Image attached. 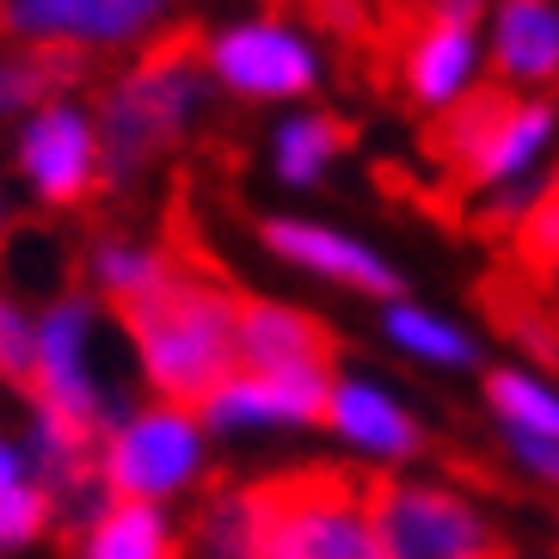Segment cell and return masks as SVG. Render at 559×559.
I'll return each instance as SVG.
<instances>
[{
    "mask_svg": "<svg viewBox=\"0 0 559 559\" xmlns=\"http://www.w3.org/2000/svg\"><path fill=\"white\" fill-rule=\"evenodd\" d=\"M117 313L160 406L203 412V400L240 369V296L222 277H203L198 264L179 259L166 289Z\"/></svg>",
    "mask_w": 559,
    "mask_h": 559,
    "instance_id": "cell-1",
    "label": "cell"
},
{
    "mask_svg": "<svg viewBox=\"0 0 559 559\" xmlns=\"http://www.w3.org/2000/svg\"><path fill=\"white\" fill-rule=\"evenodd\" d=\"M203 93H210L203 37L191 32V25L154 37L148 56L105 93L99 117H93L105 185H123V179H135V173H148L154 154L173 148V135L203 111Z\"/></svg>",
    "mask_w": 559,
    "mask_h": 559,
    "instance_id": "cell-2",
    "label": "cell"
},
{
    "mask_svg": "<svg viewBox=\"0 0 559 559\" xmlns=\"http://www.w3.org/2000/svg\"><path fill=\"white\" fill-rule=\"evenodd\" d=\"M362 492H369V474H350L332 461L252 479L259 559H381Z\"/></svg>",
    "mask_w": 559,
    "mask_h": 559,
    "instance_id": "cell-3",
    "label": "cell"
},
{
    "mask_svg": "<svg viewBox=\"0 0 559 559\" xmlns=\"http://www.w3.org/2000/svg\"><path fill=\"white\" fill-rule=\"evenodd\" d=\"M547 142L554 99H528L510 86H474L425 130V154L443 179H455V191H510V179L542 160Z\"/></svg>",
    "mask_w": 559,
    "mask_h": 559,
    "instance_id": "cell-4",
    "label": "cell"
},
{
    "mask_svg": "<svg viewBox=\"0 0 559 559\" xmlns=\"http://www.w3.org/2000/svg\"><path fill=\"white\" fill-rule=\"evenodd\" d=\"M369 528L381 559H510V542L449 486L369 474Z\"/></svg>",
    "mask_w": 559,
    "mask_h": 559,
    "instance_id": "cell-5",
    "label": "cell"
},
{
    "mask_svg": "<svg viewBox=\"0 0 559 559\" xmlns=\"http://www.w3.org/2000/svg\"><path fill=\"white\" fill-rule=\"evenodd\" d=\"M93 332H99V308L86 296H62L44 320H37V376L32 400L68 425H86L93 437H111L135 418L130 400L93 362Z\"/></svg>",
    "mask_w": 559,
    "mask_h": 559,
    "instance_id": "cell-6",
    "label": "cell"
},
{
    "mask_svg": "<svg viewBox=\"0 0 559 559\" xmlns=\"http://www.w3.org/2000/svg\"><path fill=\"white\" fill-rule=\"evenodd\" d=\"M99 467H105V492H117L123 504H154V498L191 486L203 467L198 412H179V406L135 412L123 430L105 437Z\"/></svg>",
    "mask_w": 559,
    "mask_h": 559,
    "instance_id": "cell-7",
    "label": "cell"
},
{
    "mask_svg": "<svg viewBox=\"0 0 559 559\" xmlns=\"http://www.w3.org/2000/svg\"><path fill=\"white\" fill-rule=\"evenodd\" d=\"M400 37H388L394 50V74L406 86L412 105L443 117L474 93L479 68V7H425V13H400Z\"/></svg>",
    "mask_w": 559,
    "mask_h": 559,
    "instance_id": "cell-8",
    "label": "cell"
},
{
    "mask_svg": "<svg viewBox=\"0 0 559 559\" xmlns=\"http://www.w3.org/2000/svg\"><path fill=\"white\" fill-rule=\"evenodd\" d=\"M210 81H222L240 99H308L320 86V56L313 44L283 25V19H252V25H228L203 44Z\"/></svg>",
    "mask_w": 559,
    "mask_h": 559,
    "instance_id": "cell-9",
    "label": "cell"
},
{
    "mask_svg": "<svg viewBox=\"0 0 559 559\" xmlns=\"http://www.w3.org/2000/svg\"><path fill=\"white\" fill-rule=\"evenodd\" d=\"M166 25L148 0H13L0 7V32L25 50H123Z\"/></svg>",
    "mask_w": 559,
    "mask_h": 559,
    "instance_id": "cell-10",
    "label": "cell"
},
{
    "mask_svg": "<svg viewBox=\"0 0 559 559\" xmlns=\"http://www.w3.org/2000/svg\"><path fill=\"white\" fill-rule=\"evenodd\" d=\"M19 173L44 203H81L105 185V166H99V130L81 105H44L19 123V148H13Z\"/></svg>",
    "mask_w": 559,
    "mask_h": 559,
    "instance_id": "cell-11",
    "label": "cell"
},
{
    "mask_svg": "<svg viewBox=\"0 0 559 559\" xmlns=\"http://www.w3.org/2000/svg\"><path fill=\"white\" fill-rule=\"evenodd\" d=\"M332 376H247L234 369L210 400L198 425L203 430H264V425H326Z\"/></svg>",
    "mask_w": 559,
    "mask_h": 559,
    "instance_id": "cell-12",
    "label": "cell"
},
{
    "mask_svg": "<svg viewBox=\"0 0 559 559\" xmlns=\"http://www.w3.org/2000/svg\"><path fill=\"white\" fill-rule=\"evenodd\" d=\"M338 332L320 313L283 301H240V369L247 376H332Z\"/></svg>",
    "mask_w": 559,
    "mask_h": 559,
    "instance_id": "cell-13",
    "label": "cell"
},
{
    "mask_svg": "<svg viewBox=\"0 0 559 559\" xmlns=\"http://www.w3.org/2000/svg\"><path fill=\"white\" fill-rule=\"evenodd\" d=\"M264 247L277 252V259L301 264V271H313V277L326 283H345V289H357V296H381L388 308L400 301V271L381 252H369L362 240H350V234L326 228V222H296V215H271L264 222Z\"/></svg>",
    "mask_w": 559,
    "mask_h": 559,
    "instance_id": "cell-14",
    "label": "cell"
},
{
    "mask_svg": "<svg viewBox=\"0 0 559 559\" xmlns=\"http://www.w3.org/2000/svg\"><path fill=\"white\" fill-rule=\"evenodd\" d=\"M492 74L510 93L547 99L542 86H559V7L510 0L492 13Z\"/></svg>",
    "mask_w": 559,
    "mask_h": 559,
    "instance_id": "cell-15",
    "label": "cell"
},
{
    "mask_svg": "<svg viewBox=\"0 0 559 559\" xmlns=\"http://www.w3.org/2000/svg\"><path fill=\"white\" fill-rule=\"evenodd\" d=\"M326 425L345 437V443L369 449L381 461H412L425 449V430L400 400H388L376 381H332V412Z\"/></svg>",
    "mask_w": 559,
    "mask_h": 559,
    "instance_id": "cell-16",
    "label": "cell"
},
{
    "mask_svg": "<svg viewBox=\"0 0 559 559\" xmlns=\"http://www.w3.org/2000/svg\"><path fill=\"white\" fill-rule=\"evenodd\" d=\"M474 301L486 308L498 332H510L516 345H528L542 362H559V313L547 301V283L523 277V271H492V277H479Z\"/></svg>",
    "mask_w": 559,
    "mask_h": 559,
    "instance_id": "cell-17",
    "label": "cell"
},
{
    "mask_svg": "<svg viewBox=\"0 0 559 559\" xmlns=\"http://www.w3.org/2000/svg\"><path fill=\"white\" fill-rule=\"evenodd\" d=\"M86 559H179V535L154 504H105L99 523H86Z\"/></svg>",
    "mask_w": 559,
    "mask_h": 559,
    "instance_id": "cell-18",
    "label": "cell"
},
{
    "mask_svg": "<svg viewBox=\"0 0 559 559\" xmlns=\"http://www.w3.org/2000/svg\"><path fill=\"white\" fill-rule=\"evenodd\" d=\"M350 142H357V130H350L345 117H326V111L289 117V123L277 130V148H271L277 179L283 185H320V173H326Z\"/></svg>",
    "mask_w": 559,
    "mask_h": 559,
    "instance_id": "cell-19",
    "label": "cell"
},
{
    "mask_svg": "<svg viewBox=\"0 0 559 559\" xmlns=\"http://www.w3.org/2000/svg\"><path fill=\"white\" fill-rule=\"evenodd\" d=\"M173 271H179V252H166V247H135V240H99L93 247V283L117 308L148 301L154 289L173 283Z\"/></svg>",
    "mask_w": 559,
    "mask_h": 559,
    "instance_id": "cell-20",
    "label": "cell"
},
{
    "mask_svg": "<svg viewBox=\"0 0 559 559\" xmlns=\"http://www.w3.org/2000/svg\"><path fill=\"white\" fill-rule=\"evenodd\" d=\"M62 81H81V56L74 50H0V117L44 111Z\"/></svg>",
    "mask_w": 559,
    "mask_h": 559,
    "instance_id": "cell-21",
    "label": "cell"
},
{
    "mask_svg": "<svg viewBox=\"0 0 559 559\" xmlns=\"http://www.w3.org/2000/svg\"><path fill=\"white\" fill-rule=\"evenodd\" d=\"M486 406L504 418V437H535L559 443V388L523 376V369H492L486 376Z\"/></svg>",
    "mask_w": 559,
    "mask_h": 559,
    "instance_id": "cell-22",
    "label": "cell"
},
{
    "mask_svg": "<svg viewBox=\"0 0 559 559\" xmlns=\"http://www.w3.org/2000/svg\"><path fill=\"white\" fill-rule=\"evenodd\" d=\"M198 554L203 559H259V504H252V486H222L198 510Z\"/></svg>",
    "mask_w": 559,
    "mask_h": 559,
    "instance_id": "cell-23",
    "label": "cell"
},
{
    "mask_svg": "<svg viewBox=\"0 0 559 559\" xmlns=\"http://www.w3.org/2000/svg\"><path fill=\"white\" fill-rule=\"evenodd\" d=\"M510 252L523 264V277H535V283L559 277V173L542 191H528L523 215H516V228H510Z\"/></svg>",
    "mask_w": 559,
    "mask_h": 559,
    "instance_id": "cell-24",
    "label": "cell"
},
{
    "mask_svg": "<svg viewBox=\"0 0 559 559\" xmlns=\"http://www.w3.org/2000/svg\"><path fill=\"white\" fill-rule=\"evenodd\" d=\"M388 338L425 362H474V338L467 332L437 320V313H425V308H406V301L388 308Z\"/></svg>",
    "mask_w": 559,
    "mask_h": 559,
    "instance_id": "cell-25",
    "label": "cell"
},
{
    "mask_svg": "<svg viewBox=\"0 0 559 559\" xmlns=\"http://www.w3.org/2000/svg\"><path fill=\"white\" fill-rule=\"evenodd\" d=\"M0 376L19 388H32L37 376V320L13 301H0Z\"/></svg>",
    "mask_w": 559,
    "mask_h": 559,
    "instance_id": "cell-26",
    "label": "cell"
},
{
    "mask_svg": "<svg viewBox=\"0 0 559 559\" xmlns=\"http://www.w3.org/2000/svg\"><path fill=\"white\" fill-rule=\"evenodd\" d=\"M50 510H56V498H50V486H19V492H7L0 498V547H25L37 535V528L50 523Z\"/></svg>",
    "mask_w": 559,
    "mask_h": 559,
    "instance_id": "cell-27",
    "label": "cell"
},
{
    "mask_svg": "<svg viewBox=\"0 0 559 559\" xmlns=\"http://www.w3.org/2000/svg\"><path fill=\"white\" fill-rule=\"evenodd\" d=\"M510 455L523 461L535 479H547V486H559V443H535V437H510Z\"/></svg>",
    "mask_w": 559,
    "mask_h": 559,
    "instance_id": "cell-28",
    "label": "cell"
},
{
    "mask_svg": "<svg viewBox=\"0 0 559 559\" xmlns=\"http://www.w3.org/2000/svg\"><path fill=\"white\" fill-rule=\"evenodd\" d=\"M19 486H32V467H25V449L0 443V498L19 492Z\"/></svg>",
    "mask_w": 559,
    "mask_h": 559,
    "instance_id": "cell-29",
    "label": "cell"
},
{
    "mask_svg": "<svg viewBox=\"0 0 559 559\" xmlns=\"http://www.w3.org/2000/svg\"><path fill=\"white\" fill-rule=\"evenodd\" d=\"M7 222H13V210H7V191H0V240H7Z\"/></svg>",
    "mask_w": 559,
    "mask_h": 559,
    "instance_id": "cell-30",
    "label": "cell"
}]
</instances>
